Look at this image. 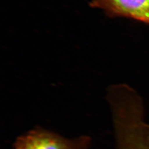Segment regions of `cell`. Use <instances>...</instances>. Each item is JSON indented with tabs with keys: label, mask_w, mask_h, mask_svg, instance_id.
Returning a JSON list of instances; mask_svg holds the SVG:
<instances>
[{
	"label": "cell",
	"mask_w": 149,
	"mask_h": 149,
	"mask_svg": "<svg viewBox=\"0 0 149 149\" xmlns=\"http://www.w3.org/2000/svg\"><path fill=\"white\" fill-rule=\"evenodd\" d=\"M116 149H149V124L145 121L143 101L120 99L111 107Z\"/></svg>",
	"instance_id": "obj_1"
},
{
	"label": "cell",
	"mask_w": 149,
	"mask_h": 149,
	"mask_svg": "<svg viewBox=\"0 0 149 149\" xmlns=\"http://www.w3.org/2000/svg\"><path fill=\"white\" fill-rule=\"evenodd\" d=\"M91 142L88 136L68 139L39 127L19 136L14 149H88Z\"/></svg>",
	"instance_id": "obj_2"
},
{
	"label": "cell",
	"mask_w": 149,
	"mask_h": 149,
	"mask_svg": "<svg viewBox=\"0 0 149 149\" xmlns=\"http://www.w3.org/2000/svg\"><path fill=\"white\" fill-rule=\"evenodd\" d=\"M91 5L111 16L126 17L149 25V0H93Z\"/></svg>",
	"instance_id": "obj_3"
}]
</instances>
